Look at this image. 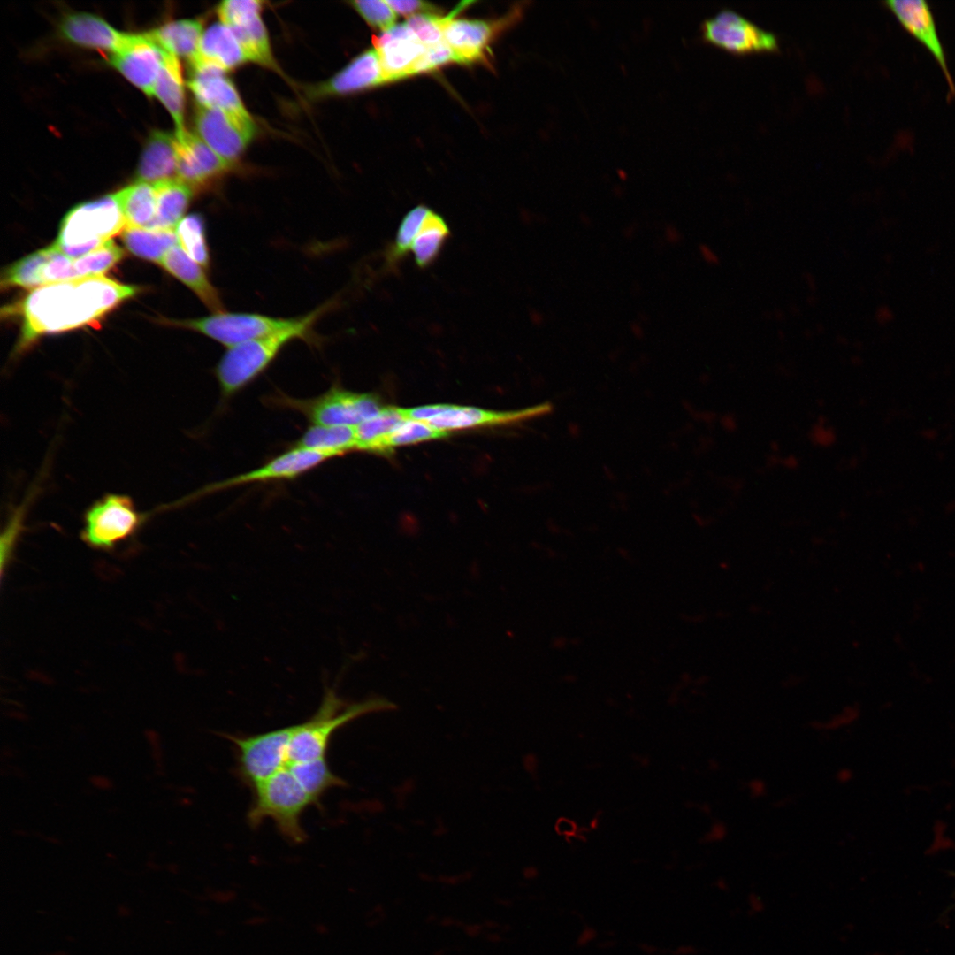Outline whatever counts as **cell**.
<instances>
[{
	"instance_id": "1",
	"label": "cell",
	"mask_w": 955,
	"mask_h": 955,
	"mask_svg": "<svg viewBox=\"0 0 955 955\" xmlns=\"http://www.w3.org/2000/svg\"><path fill=\"white\" fill-rule=\"evenodd\" d=\"M139 290L135 286L103 276L80 278L33 289L19 302L3 310L21 321V334L14 353L27 350L44 334L91 325Z\"/></svg>"
},
{
	"instance_id": "2",
	"label": "cell",
	"mask_w": 955,
	"mask_h": 955,
	"mask_svg": "<svg viewBox=\"0 0 955 955\" xmlns=\"http://www.w3.org/2000/svg\"><path fill=\"white\" fill-rule=\"evenodd\" d=\"M333 305L331 300L305 315L293 317L286 327L278 332L228 348L214 371L222 396L229 398L253 382L291 341L317 342L313 328Z\"/></svg>"
},
{
	"instance_id": "3",
	"label": "cell",
	"mask_w": 955,
	"mask_h": 955,
	"mask_svg": "<svg viewBox=\"0 0 955 955\" xmlns=\"http://www.w3.org/2000/svg\"><path fill=\"white\" fill-rule=\"evenodd\" d=\"M254 798L248 812V821L257 827L265 820L274 822L288 841L300 844L307 838L302 815L312 806H318L287 766L253 789Z\"/></svg>"
},
{
	"instance_id": "4",
	"label": "cell",
	"mask_w": 955,
	"mask_h": 955,
	"mask_svg": "<svg viewBox=\"0 0 955 955\" xmlns=\"http://www.w3.org/2000/svg\"><path fill=\"white\" fill-rule=\"evenodd\" d=\"M126 227L117 194H111L73 207L64 217L52 245L76 258L98 248Z\"/></svg>"
},
{
	"instance_id": "5",
	"label": "cell",
	"mask_w": 955,
	"mask_h": 955,
	"mask_svg": "<svg viewBox=\"0 0 955 955\" xmlns=\"http://www.w3.org/2000/svg\"><path fill=\"white\" fill-rule=\"evenodd\" d=\"M278 403L301 412L311 425L321 426L356 427L385 407L375 394L356 393L339 386L311 399L281 395L278 397Z\"/></svg>"
},
{
	"instance_id": "6",
	"label": "cell",
	"mask_w": 955,
	"mask_h": 955,
	"mask_svg": "<svg viewBox=\"0 0 955 955\" xmlns=\"http://www.w3.org/2000/svg\"><path fill=\"white\" fill-rule=\"evenodd\" d=\"M390 706L391 703L385 700H370L352 706L339 713L340 703L334 698L326 699L312 718L294 725L288 746V762H303L326 758L331 737L338 729L363 714L387 709Z\"/></svg>"
},
{
	"instance_id": "7",
	"label": "cell",
	"mask_w": 955,
	"mask_h": 955,
	"mask_svg": "<svg viewBox=\"0 0 955 955\" xmlns=\"http://www.w3.org/2000/svg\"><path fill=\"white\" fill-rule=\"evenodd\" d=\"M143 520L129 496L109 493L85 511L81 539L93 548L111 550L132 538Z\"/></svg>"
},
{
	"instance_id": "8",
	"label": "cell",
	"mask_w": 955,
	"mask_h": 955,
	"mask_svg": "<svg viewBox=\"0 0 955 955\" xmlns=\"http://www.w3.org/2000/svg\"><path fill=\"white\" fill-rule=\"evenodd\" d=\"M294 725L256 735H227L235 747L237 772L252 790L288 762V746Z\"/></svg>"
},
{
	"instance_id": "9",
	"label": "cell",
	"mask_w": 955,
	"mask_h": 955,
	"mask_svg": "<svg viewBox=\"0 0 955 955\" xmlns=\"http://www.w3.org/2000/svg\"><path fill=\"white\" fill-rule=\"evenodd\" d=\"M292 319L259 313L221 311L200 318L169 320L168 324L200 332L228 348L278 332L286 327Z\"/></svg>"
},
{
	"instance_id": "10",
	"label": "cell",
	"mask_w": 955,
	"mask_h": 955,
	"mask_svg": "<svg viewBox=\"0 0 955 955\" xmlns=\"http://www.w3.org/2000/svg\"><path fill=\"white\" fill-rule=\"evenodd\" d=\"M332 458L326 452L293 446L260 467L205 485L190 500L250 484L294 479Z\"/></svg>"
},
{
	"instance_id": "11",
	"label": "cell",
	"mask_w": 955,
	"mask_h": 955,
	"mask_svg": "<svg viewBox=\"0 0 955 955\" xmlns=\"http://www.w3.org/2000/svg\"><path fill=\"white\" fill-rule=\"evenodd\" d=\"M700 27L704 41L736 54L774 52L779 49L775 34L729 9L705 19Z\"/></svg>"
},
{
	"instance_id": "12",
	"label": "cell",
	"mask_w": 955,
	"mask_h": 955,
	"mask_svg": "<svg viewBox=\"0 0 955 955\" xmlns=\"http://www.w3.org/2000/svg\"><path fill=\"white\" fill-rule=\"evenodd\" d=\"M195 122L199 137L231 164L241 156L255 134L251 117L219 109L198 106Z\"/></svg>"
},
{
	"instance_id": "13",
	"label": "cell",
	"mask_w": 955,
	"mask_h": 955,
	"mask_svg": "<svg viewBox=\"0 0 955 955\" xmlns=\"http://www.w3.org/2000/svg\"><path fill=\"white\" fill-rule=\"evenodd\" d=\"M473 2H462L443 17L444 40L455 56L456 63L472 64L486 57L489 43L497 30L521 14L516 8L508 18L496 22L476 19H454V17Z\"/></svg>"
},
{
	"instance_id": "14",
	"label": "cell",
	"mask_w": 955,
	"mask_h": 955,
	"mask_svg": "<svg viewBox=\"0 0 955 955\" xmlns=\"http://www.w3.org/2000/svg\"><path fill=\"white\" fill-rule=\"evenodd\" d=\"M169 54L148 33L129 34L123 48L109 54L108 60L130 82L151 96Z\"/></svg>"
},
{
	"instance_id": "15",
	"label": "cell",
	"mask_w": 955,
	"mask_h": 955,
	"mask_svg": "<svg viewBox=\"0 0 955 955\" xmlns=\"http://www.w3.org/2000/svg\"><path fill=\"white\" fill-rule=\"evenodd\" d=\"M177 177L194 189L205 187L227 172L233 164L213 151L199 136L187 130L175 134Z\"/></svg>"
},
{
	"instance_id": "16",
	"label": "cell",
	"mask_w": 955,
	"mask_h": 955,
	"mask_svg": "<svg viewBox=\"0 0 955 955\" xmlns=\"http://www.w3.org/2000/svg\"><path fill=\"white\" fill-rule=\"evenodd\" d=\"M386 83L413 75V69L425 53L423 44L406 23L396 25L372 37Z\"/></svg>"
},
{
	"instance_id": "17",
	"label": "cell",
	"mask_w": 955,
	"mask_h": 955,
	"mask_svg": "<svg viewBox=\"0 0 955 955\" xmlns=\"http://www.w3.org/2000/svg\"><path fill=\"white\" fill-rule=\"evenodd\" d=\"M189 66L187 85L199 106L251 117L224 70L200 60L189 62Z\"/></svg>"
},
{
	"instance_id": "18",
	"label": "cell",
	"mask_w": 955,
	"mask_h": 955,
	"mask_svg": "<svg viewBox=\"0 0 955 955\" xmlns=\"http://www.w3.org/2000/svg\"><path fill=\"white\" fill-rule=\"evenodd\" d=\"M903 27L915 36L934 56L955 94V84L948 68L946 56L939 38L933 11L924 0H888L883 3Z\"/></svg>"
},
{
	"instance_id": "19",
	"label": "cell",
	"mask_w": 955,
	"mask_h": 955,
	"mask_svg": "<svg viewBox=\"0 0 955 955\" xmlns=\"http://www.w3.org/2000/svg\"><path fill=\"white\" fill-rule=\"evenodd\" d=\"M552 406L543 403L520 410L495 411L452 404H442L441 413L427 423L437 430H454L484 425L510 424L550 412Z\"/></svg>"
},
{
	"instance_id": "20",
	"label": "cell",
	"mask_w": 955,
	"mask_h": 955,
	"mask_svg": "<svg viewBox=\"0 0 955 955\" xmlns=\"http://www.w3.org/2000/svg\"><path fill=\"white\" fill-rule=\"evenodd\" d=\"M60 32L75 44L110 54L120 50L129 37V34L116 30L100 17L85 12L65 16L60 23Z\"/></svg>"
},
{
	"instance_id": "21",
	"label": "cell",
	"mask_w": 955,
	"mask_h": 955,
	"mask_svg": "<svg viewBox=\"0 0 955 955\" xmlns=\"http://www.w3.org/2000/svg\"><path fill=\"white\" fill-rule=\"evenodd\" d=\"M385 83L378 54L372 49L358 55L332 78L317 86L312 94L316 96L348 94Z\"/></svg>"
},
{
	"instance_id": "22",
	"label": "cell",
	"mask_w": 955,
	"mask_h": 955,
	"mask_svg": "<svg viewBox=\"0 0 955 955\" xmlns=\"http://www.w3.org/2000/svg\"><path fill=\"white\" fill-rule=\"evenodd\" d=\"M178 151L175 135L155 130L143 149L136 171V182L157 184L178 179Z\"/></svg>"
},
{
	"instance_id": "23",
	"label": "cell",
	"mask_w": 955,
	"mask_h": 955,
	"mask_svg": "<svg viewBox=\"0 0 955 955\" xmlns=\"http://www.w3.org/2000/svg\"><path fill=\"white\" fill-rule=\"evenodd\" d=\"M159 264L188 286L208 309L214 313L225 311L218 289L209 279L203 267L194 261L180 245L171 248Z\"/></svg>"
},
{
	"instance_id": "24",
	"label": "cell",
	"mask_w": 955,
	"mask_h": 955,
	"mask_svg": "<svg viewBox=\"0 0 955 955\" xmlns=\"http://www.w3.org/2000/svg\"><path fill=\"white\" fill-rule=\"evenodd\" d=\"M193 60L211 64L225 72L248 59L231 28L220 22L211 25L202 34L198 54Z\"/></svg>"
},
{
	"instance_id": "25",
	"label": "cell",
	"mask_w": 955,
	"mask_h": 955,
	"mask_svg": "<svg viewBox=\"0 0 955 955\" xmlns=\"http://www.w3.org/2000/svg\"><path fill=\"white\" fill-rule=\"evenodd\" d=\"M157 196L155 218L147 229L174 230L193 195V188L179 179L154 184Z\"/></svg>"
},
{
	"instance_id": "26",
	"label": "cell",
	"mask_w": 955,
	"mask_h": 955,
	"mask_svg": "<svg viewBox=\"0 0 955 955\" xmlns=\"http://www.w3.org/2000/svg\"><path fill=\"white\" fill-rule=\"evenodd\" d=\"M148 34L165 51L190 62L198 54L203 33L201 21L181 19L165 23Z\"/></svg>"
},
{
	"instance_id": "27",
	"label": "cell",
	"mask_w": 955,
	"mask_h": 955,
	"mask_svg": "<svg viewBox=\"0 0 955 955\" xmlns=\"http://www.w3.org/2000/svg\"><path fill=\"white\" fill-rule=\"evenodd\" d=\"M121 238L131 253L158 264L171 248L179 245L175 230H152L126 226L121 232Z\"/></svg>"
},
{
	"instance_id": "28",
	"label": "cell",
	"mask_w": 955,
	"mask_h": 955,
	"mask_svg": "<svg viewBox=\"0 0 955 955\" xmlns=\"http://www.w3.org/2000/svg\"><path fill=\"white\" fill-rule=\"evenodd\" d=\"M153 96H157L171 113L176 125V133L185 131L184 85L178 58L169 54L156 82Z\"/></svg>"
},
{
	"instance_id": "29",
	"label": "cell",
	"mask_w": 955,
	"mask_h": 955,
	"mask_svg": "<svg viewBox=\"0 0 955 955\" xmlns=\"http://www.w3.org/2000/svg\"><path fill=\"white\" fill-rule=\"evenodd\" d=\"M116 194L126 226L149 228L155 218L157 209L154 185L135 182Z\"/></svg>"
},
{
	"instance_id": "30",
	"label": "cell",
	"mask_w": 955,
	"mask_h": 955,
	"mask_svg": "<svg viewBox=\"0 0 955 955\" xmlns=\"http://www.w3.org/2000/svg\"><path fill=\"white\" fill-rule=\"evenodd\" d=\"M294 446L326 452L338 457L357 451L355 427L310 424Z\"/></svg>"
},
{
	"instance_id": "31",
	"label": "cell",
	"mask_w": 955,
	"mask_h": 955,
	"mask_svg": "<svg viewBox=\"0 0 955 955\" xmlns=\"http://www.w3.org/2000/svg\"><path fill=\"white\" fill-rule=\"evenodd\" d=\"M241 44L248 60L276 69L266 28L260 14L244 19L229 27Z\"/></svg>"
},
{
	"instance_id": "32",
	"label": "cell",
	"mask_w": 955,
	"mask_h": 955,
	"mask_svg": "<svg viewBox=\"0 0 955 955\" xmlns=\"http://www.w3.org/2000/svg\"><path fill=\"white\" fill-rule=\"evenodd\" d=\"M406 419L402 408L385 406L355 427L357 451L380 453L385 439Z\"/></svg>"
},
{
	"instance_id": "33",
	"label": "cell",
	"mask_w": 955,
	"mask_h": 955,
	"mask_svg": "<svg viewBox=\"0 0 955 955\" xmlns=\"http://www.w3.org/2000/svg\"><path fill=\"white\" fill-rule=\"evenodd\" d=\"M449 235L450 230L445 219L430 210L411 246L416 265L420 268L431 265L439 256Z\"/></svg>"
},
{
	"instance_id": "34",
	"label": "cell",
	"mask_w": 955,
	"mask_h": 955,
	"mask_svg": "<svg viewBox=\"0 0 955 955\" xmlns=\"http://www.w3.org/2000/svg\"><path fill=\"white\" fill-rule=\"evenodd\" d=\"M286 766L318 805L325 791L333 787L346 785V782L332 771L326 758L303 762H288Z\"/></svg>"
},
{
	"instance_id": "35",
	"label": "cell",
	"mask_w": 955,
	"mask_h": 955,
	"mask_svg": "<svg viewBox=\"0 0 955 955\" xmlns=\"http://www.w3.org/2000/svg\"><path fill=\"white\" fill-rule=\"evenodd\" d=\"M52 252V246L40 249L14 262L4 270L1 287L37 288L42 286L40 271Z\"/></svg>"
},
{
	"instance_id": "36",
	"label": "cell",
	"mask_w": 955,
	"mask_h": 955,
	"mask_svg": "<svg viewBox=\"0 0 955 955\" xmlns=\"http://www.w3.org/2000/svg\"><path fill=\"white\" fill-rule=\"evenodd\" d=\"M179 245L203 268L210 264V257L206 240L204 218L197 213L186 216L175 228Z\"/></svg>"
},
{
	"instance_id": "37",
	"label": "cell",
	"mask_w": 955,
	"mask_h": 955,
	"mask_svg": "<svg viewBox=\"0 0 955 955\" xmlns=\"http://www.w3.org/2000/svg\"><path fill=\"white\" fill-rule=\"evenodd\" d=\"M123 256V249L111 240L98 248L73 258V268L78 279L99 277L118 264Z\"/></svg>"
},
{
	"instance_id": "38",
	"label": "cell",
	"mask_w": 955,
	"mask_h": 955,
	"mask_svg": "<svg viewBox=\"0 0 955 955\" xmlns=\"http://www.w3.org/2000/svg\"><path fill=\"white\" fill-rule=\"evenodd\" d=\"M448 432L435 429L427 422L406 419L385 439L381 452H389L394 447L447 437Z\"/></svg>"
},
{
	"instance_id": "39",
	"label": "cell",
	"mask_w": 955,
	"mask_h": 955,
	"mask_svg": "<svg viewBox=\"0 0 955 955\" xmlns=\"http://www.w3.org/2000/svg\"><path fill=\"white\" fill-rule=\"evenodd\" d=\"M429 210L430 209L426 206L418 205L403 217L397 230L394 243L387 254L388 261L391 264L401 259L411 249L413 241L419 233Z\"/></svg>"
},
{
	"instance_id": "40",
	"label": "cell",
	"mask_w": 955,
	"mask_h": 955,
	"mask_svg": "<svg viewBox=\"0 0 955 955\" xmlns=\"http://www.w3.org/2000/svg\"><path fill=\"white\" fill-rule=\"evenodd\" d=\"M351 4L365 21L374 28L381 29L384 32L395 26V11L386 1L361 0L353 1Z\"/></svg>"
},
{
	"instance_id": "41",
	"label": "cell",
	"mask_w": 955,
	"mask_h": 955,
	"mask_svg": "<svg viewBox=\"0 0 955 955\" xmlns=\"http://www.w3.org/2000/svg\"><path fill=\"white\" fill-rule=\"evenodd\" d=\"M51 246V255L40 271L42 286L78 279L73 268V258Z\"/></svg>"
},
{
	"instance_id": "42",
	"label": "cell",
	"mask_w": 955,
	"mask_h": 955,
	"mask_svg": "<svg viewBox=\"0 0 955 955\" xmlns=\"http://www.w3.org/2000/svg\"><path fill=\"white\" fill-rule=\"evenodd\" d=\"M406 24L418 40L427 47L444 40L443 17L439 15H415L409 17Z\"/></svg>"
},
{
	"instance_id": "43",
	"label": "cell",
	"mask_w": 955,
	"mask_h": 955,
	"mask_svg": "<svg viewBox=\"0 0 955 955\" xmlns=\"http://www.w3.org/2000/svg\"><path fill=\"white\" fill-rule=\"evenodd\" d=\"M262 2L256 0H229L219 4L217 8L221 23L231 27L251 16L260 14Z\"/></svg>"
},
{
	"instance_id": "44",
	"label": "cell",
	"mask_w": 955,
	"mask_h": 955,
	"mask_svg": "<svg viewBox=\"0 0 955 955\" xmlns=\"http://www.w3.org/2000/svg\"><path fill=\"white\" fill-rule=\"evenodd\" d=\"M451 62L456 63L455 56L450 46L443 40L434 45L427 47L425 53L416 64L413 69V75L419 73L433 71L438 67Z\"/></svg>"
},
{
	"instance_id": "45",
	"label": "cell",
	"mask_w": 955,
	"mask_h": 955,
	"mask_svg": "<svg viewBox=\"0 0 955 955\" xmlns=\"http://www.w3.org/2000/svg\"><path fill=\"white\" fill-rule=\"evenodd\" d=\"M24 507L17 508L6 525V528L1 538V569L4 572V567L11 560L16 540L19 537L20 531L22 530L23 519H24Z\"/></svg>"
},
{
	"instance_id": "46",
	"label": "cell",
	"mask_w": 955,
	"mask_h": 955,
	"mask_svg": "<svg viewBox=\"0 0 955 955\" xmlns=\"http://www.w3.org/2000/svg\"><path fill=\"white\" fill-rule=\"evenodd\" d=\"M386 3L396 12L401 15L412 17L419 14H438L439 8L429 2L424 1H411V0H387Z\"/></svg>"
},
{
	"instance_id": "47",
	"label": "cell",
	"mask_w": 955,
	"mask_h": 955,
	"mask_svg": "<svg viewBox=\"0 0 955 955\" xmlns=\"http://www.w3.org/2000/svg\"><path fill=\"white\" fill-rule=\"evenodd\" d=\"M145 737L151 745L152 755L156 762L157 763V765H161L160 762L162 760V750L158 733L154 730L149 729L145 731Z\"/></svg>"
},
{
	"instance_id": "48",
	"label": "cell",
	"mask_w": 955,
	"mask_h": 955,
	"mask_svg": "<svg viewBox=\"0 0 955 955\" xmlns=\"http://www.w3.org/2000/svg\"><path fill=\"white\" fill-rule=\"evenodd\" d=\"M747 790L753 798H760L766 794L767 785L763 780L755 778L748 782Z\"/></svg>"
},
{
	"instance_id": "49",
	"label": "cell",
	"mask_w": 955,
	"mask_h": 955,
	"mask_svg": "<svg viewBox=\"0 0 955 955\" xmlns=\"http://www.w3.org/2000/svg\"><path fill=\"white\" fill-rule=\"evenodd\" d=\"M699 251L702 259L710 265H716L720 262L717 253L707 244H701Z\"/></svg>"
},
{
	"instance_id": "50",
	"label": "cell",
	"mask_w": 955,
	"mask_h": 955,
	"mask_svg": "<svg viewBox=\"0 0 955 955\" xmlns=\"http://www.w3.org/2000/svg\"><path fill=\"white\" fill-rule=\"evenodd\" d=\"M90 782L94 787L100 790H110L113 787L111 780L101 775H93L90 777Z\"/></svg>"
},
{
	"instance_id": "51",
	"label": "cell",
	"mask_w": 955,
	"mask_h": 955,
	"mask_svg": "<svg viewBox=\"0 0 955 955\" xmlns=\"http://www.w3.org/2000/svg\"><path fill=\"white\" fill-rule=\"evenodd\" d=\"M665 238L668 242L676 244L681 241L682 236L675 225H668L665 227Z\"/></svg>"
},
{
	"instance_id": "52",
	"label": "cell",
	"mask_w": 955,
	"mask_h": 955,
	"mask_svg": "<svg viewBox=\"0 0 955 955\" xmlns=\"http://www.w3.org/2000/svg\"><path fill=\"white\" fill-rule=\"evenodd\" d=\"M558 828L561 833H570L574 829V825L568 820H561Z\"/></svg>"
},
{
	"instance_id": "53",
	"label": "cell",
	"mask_w": 955,
	"mask_h": 955,
	"mask_svg": "<svg viewBox=\"0 0 955 955\" xmlns=\"http://www.w3.org/2000/svg\"><path fill=\"white\" fill-rule=\"evenodd\" d=\"M594 936H595V933L592 928H586L582 933L581 936L579 937L578 943L580 944H584L588 943L590 940H592L594 937Z\"/></svg>"
},
{
	"instance_id": "54",
	"label": "cell",
	"mask_w": 955,
	"mask_h": 955,
	"mask_svg": "<svg viewBox=\"0 0 955 955\" xmlns=\"http://www.w3.org/2000/svg\"><path fill=\"white\" fill-rule=\"evenodd\" d=\"M630 331L636 337H642L644 332L642 326L638 322L631 323Z\"/></svg>"
},
{
	"instance_id": "55",
	"label": "cell",
	"mask_w": 955,
	"mask_h": 955,
	"mask_svg": "<svg viewBox=\"0 0 955 955\" xmlns=\"http://www.w3.org/2000/svg\"><path fill=\"white\" fill-rule=\"evenodd\" d=\"M847 769L840 768L836 774V779L840 783H844L850 779V776H846Z\"/></svg>"
},
{
	"instance_id": "56",
	"label": "cell",
	"mask_w": 955,
	"mask_h": 955,
	"mask_svg": "<svg viewBox=\"0 0 955 955\" xmlns=\"http://www.w3.org/2000/svg\"><path fill=\"white\" fill-rule=\"evenodd\" d=\"M633 233H634V227L633 226L627 227L625 229V231H624V234L627 237H630Z\"/></svg>"
}]
</instances>
